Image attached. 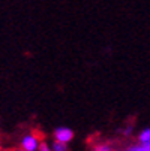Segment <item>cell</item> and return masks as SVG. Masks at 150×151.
Listing matches in <instances>:
<instances>
[{
    "mask_svg": "<svg viewBox=\"0 0 150 151\" xmlns=\"http://www.w3.org/2000/svg\"><path fill=\"white\" fill-rule=\"evenodd\" d=\"M138 142L140 144H150V127H146L138 133Z\"/></svg>",
    "mask_w": 150,
    "mask_h": 151,
    "instance_id": "obj_3",
    "label": "cell"
},
{
    "mask_svg": "<svg viewBox=\"0 0 150 151\" xmlns=\"http://www.w3.org/2000/svg\"><path fill=\"white\" fill-rule=\"evenodd\" d=\"M39 144H41V141L38 139V136H35L32 133L23 136V139H21V148L26 151H38Z\"/></svg>",
    "mask_w": 150,
    "mask_h": 151,
    "instance_id": "obj_2",
    "label": "cell"
},
{
    "mask_svg": "<svg viewBox=\"0 0 150 151\" xmlns=\"http://www.w3.org/2000/svg\"><path fill=\"white\" fill-rule=\"evenodd\" d=\"M92 151H114V148L110 145V144H107V142H102V144H96L93 147Z\"/></svg>",
    "mask_w": 150,
    "mask_h": 151,
    "instance_id": "obj_5",
    "label": "cell"
},
{
    "mask_svg": "<svg viewBox=\"0 0 150 151\" xmlns=\"http://www.w3.org/2000/svg\"><path fill=\"white\" fill-rule=\"evenodd\" d=\"M75 133L72 129L66 127V126H59L54 129V141L63 142V144H69L74 139Z\"/></svg>",
    "mask_w": 150,
    "mask_h": 151,
    "instance_id": "obj_1",
    "label": "cell"
},
{
    "mask_svg": "<svg viewBox=\"0 0 150 151\" xmlns=\"http://www.w3.org/2000/svg\"><path fill=\"white\" fill-rule=\"evenodd\" d=\"M38 151H53V150H51V147H50V145H48V144H47L45 141H41Z\"/></svg>",
    "mask_w": 150,
    "mask_h": 151,
    "instance_id": "obj_8",
    "label": "cell"
},
{
    "mask_svg": "<svg viewBox=\"0 0 150 151\" xmlns=\"http://www.w3.org/2000/svg\"><path fill=\"white\" fill-rule=\"evenodd\" d=\"M128 151H150V144H140L137 142L135 145H131Z\"/></svg>",
    "mask_w": 150,
    "mask_h": 151,
    "instance_id": "obj_4",
    "label": "cell"
},
{
    "mask_svg": "<svg viewBox=\"0 0 150 151\" xmlns=\"http://www.w3.org/2000/svg\"><path fill=\"white\" fill-rule=\"evenodd\" d=\"M114 151H128V150H114Z\"/></svg>",
    "mask_w": 150,
    "mask_h": 151,
    "instance_id": "obj_9",
    "label": "cell"
},
{
    "mask_svg": "<svg viewBox=\"0 0 150 151\" xmlns=\"http://www.w3.org/2000/svg\"><path fill=\"white\" fill-rule=\"evenodd\" d=\"M132 132H134V124H126V126L123 127V130H122V133H123L125 136L132 135Z\"/></svg>",
    "mask_w": 150,
    "mask_h": 151,
    "instance_id": "obj_7",
    "label": "cell"
},
{
    "mask_svg": "<svg viewBox=\"0 0 150 151\" xmlns=\"http://www.w3.org/2000/svg\"><path fill=\"white\" fill-rule=\"evenodd\" d=\"M51 150H53V151H68V144L54 141V142L51 144Z\"/></svg>",
    "mask_w": 150,
    "mask_h": 151,
    "instance_id": "obj_6",
    "label": "cell"
}]
</instances>
